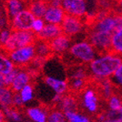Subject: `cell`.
<instances>
[{
    "mask_svg": "<svg viewBox=\"0 0 122 122\" xmlns=\"http://www.w3.org/2000/svg\"><path fill=\"white\" fill-rule=\"evenodd\" d=\"M121 62V56L112 51L98 53L95 59L87 65L90 78L97 83L111 79Z\"/></svg>",
    "mask_w": 122,
    "mask_h": 122,
    "instance_id": "cell-1",
    "label": "cell"
},
{
    "mask_svg": "<svg viewBox=\"0 0 122 122\" xmlns=\"http://www.w3.org/2000/svg\"><path fill=\"white\" fill-rule=\"evenodd\" d=\"M98 55L97 50L87 39H81L73 42L69 50L64 56L72 61V65L81 64L89 65Z\"/></svg>",
    "mask_w": 122,
    "mask_h": 122,
    "instance_id": "cell-2",
    "label": "cell"
},
{
    "mask_svg": "<svg viewBox=\"0 0 122 122\" xmlns=\"http://www.w3.org/2000/svg\"><path fill=\"white\" fill-rule=\"evenodd\" d=\"M88 28L102 33L113 34L115 31L122 28V14L108 12L104 16L95 19L88 25Z\"/></svg>",
    "mask_w": 122,
    "mask_h": 122,
    "instance_id": "cell-3",
    "label": "cell"
},
{
    "mask_svg": "<svg viewBox=\"0 0 122 122\" xmlns=\"http://www.w3.org/2000/svg\"><path fill=\"white\" fill-rule=\"evenodd\" d=\"M36 39L37 36L32 31L13 30L9 41L2 49L5 52L9 53L21 47L33 45Z\"/></svg>",
    "mask_w": 122,
    "mask_h": 122,
    "instance_id": "cell-4",
    "label": "cell"
},
{
    "mask_svg": "<svg viewBox=\"0 0 122 122\" xmlns=\"http://www.w3.org/2000/svg\"><path fill=\"white\" fill-rule=\"evenodd\" d=\"M78 98H79V104L88 113H91V114L97 113L99 109L100 98H101L97 87H95L94 86H91L88 84V86L79 93Z\"/></svg>",
    "mask_w": 122,
    "mask_h": 122,
    "instance_id": "cell-5",
    "label": "cell"
},
{
    "mask_svg": "<svg viewBox=\"0 0 122 122\" xmlns=\"http://www.w3.org/2000/svg\"><path fill=\"white\" fill-rule=\"evenodd\" d=\"M8 56L15 67H27L36 57L34 45H30L14 50L9 52Z\"/></svg>",
    "mask_w": 122,
    "mask_h": 122,
    "instance_id": "cell-6",
    "label": "cell"
},
{
    "mask_svg": "<svg viewBox=\"0 0 122 122\" xmlns=\"http://www.w3.org/2000/svg\"><path fill=\"white\" fill-rule=\"evenodd\" d=\"M86 22L85 19L67 15L61 22V28L63 34L67 35L73 39V38L81 35L85 32L86 28Z\"/></svg>",
    "mask_w": 122,
    "mask_h": 122,
    "instance_id": "cell-7",
    "label": "cell"
},
{
    "mask_svg": "<svg viewBox=\"0 0 122 122\" xmlns=\"http://www.w3.org/2000/svg\"><path fill=\"white\" fill-rule=\"evenodd\" d=\"M61 8L67 15L85 19L89 13L87 0H61Z\"/></svg>",
    "mask_w": 122,
    "mask_h": 122,
    "instance_id": "cell-8",
    "label": "cell"
},
{
    "mask_svg": "<svg viewBox=\"0 0 122 122\" xmlns=\"http://www.w3.org/2000/svg\"><path fill=\"white\" fill-rule=\"evenodd\" d=\"M111 37L112 34L87 28V40L98 53L111 51Z\"/></svg>",
    "mask_w": 122,
    "mask_h": 122,
    "instance_id": "cell-9",
    "label": "cell"
},
{
    "mask_svg": "<svg viewBox=\"0 0 122 122\" xmlns=\"http://www.w3.org/2000/svg\"><path fill=\"white\" fill-rule=\"evenodd\" d=\"M35 17L29 11L28 9H25L20 11L15 16L10 20V27L12 30L17 31H31L32 25Z\"/></svg>",
    "mask_w": 122,
    "mask_h": 122,
    "instance_id": "cell-10",
    "label": "cell"
},
{
    "mask_svg": "<svg viewBox=\"0 0 122 122\" xmlns=\"http://www.w3.org/2000/svg\"><path fill=\"white\" fill-rule=\"evenodd\" d=\"M73 39L67 35L61 33V35L57 36L54 39L50 41V46H51V54L54 56H64L66 53L68 51L72 43H73Z\"/></svg>",
    "mask_w": 122,
    "mask_h": 122,
    "instance_id": "cell-11",
    "label": "cell"
},
{
    "mask_svg": "<svg viewBox=\"0 0 122 122\" xmlns=\"http://www.w3.org/2000/svg\"><path fill=\"white\" fill-rule=\"evenodd\" d=\"M33 79V74L27 67H17L16 74L10 87L15 93H18L22 88L31 84Z\"/></svg>",
    "mask_w": 122,
    "mask_h": 122,
    "instance_id": "cell-12",
    "label": "cell"
},
{
    "mask_svg": "<svg viewBox=\"0 0 122 122\" xmlns=\"http://www.w3.org/2000/svg\"><path fill=\"white\" fill-rule=\"evenodd\" d=\"M44 82L48 87L52 90L56 95L63 96L69 92L68 82L64 78L54 75H46L44 79Z\"/></svg>",
    "mask_w": 122,
    "mask_h": 122,
    "instance_id": "cell-13",
    "label": "cell"
},
{
    "mask_svg": "<svg viewBox=\"0 0 122 122\" xmlns=\"http://www.w3.org/2000/svg\"><path fill=\"white\" fill-rule=\"evenodd\" d=\"M67 15L66 13L61 7H55L48 5L46 11L44 15L43 19L46 23L61 26L65 16Z\"/></svg>",
    "mask_w": 122,
    "mask_h": 122,
    "instance_id": "cell-14",
    "label": "cell"
},
{
    "mask_svg": "<svg viewBox=\"0 0 122 122\" xmlns=\"http://www.w3.org/2000/svg\"><path fill=\"white\" fill-rule=\"evenodd\" d=\"M60 110L63 113L77 111L79 106V102L78 97L73 93H67L61 96L60 102L56 104Z\"/></svg>",
    "mask_w": 122,
    "mask_h": 122,
    "instance_id": "cell-15",
    "label": "cell"
},
{
    "mask_svg": "<svg viewBox=\"0 0 122 122\" xmlns=\"http://www.w3.org/2000/svg\"><path fill=\"white\" fill-rule=\"evenodd\" d=\"M25 9H27L26 0H5L4 1L5 15L9 18V20L12 19Z\"/></svg>",
    "mask_w": 122,
    "mask_h": 122,
    "instance_id": "cell-16",
    "label": "cell"
},
{
    "mask_svg": "<svg viewBox=\"0 0 122 122\" xmlns=\"http://www.w3.org/2000/svg\"><path fill=\"white\" fill-rule=\"evenodd\" d=\"M61 33L62 32H61V26L46 23L42 32L37 35V39L46 41V42H50L55 38H56L57 36L61 35Z\"/></svg>",
    "mask_w": 122,
    "mask_h": 122,
    "instance_id": "cell-17",
    "label": "cell"
},
{
    "mask_svg": "<svg viewBox=\"0 0 122 122\" xmlns=\"http://www.w3.org/2000/svg\"><path fill=\"white\" fill-rule=\"evenodd\" d=\"M48 5L45 0H27V9L35 18H43Z\"/></svg>",
    "mask_w": 122,
    "mask_h": 122,
    "instance_id": "cell-18",
    "label": "cell"
},
{
    "mask_svg": "<svg viewBox=\"0 0 122 122\" xmlns=\"http://www.w3.org/2000/svg\"><path fill=\"white\" fill-rule=\"evenodd\" d=\"M83 79L89 80L90 74L87 67L81 64L72 65L67 70V79Z\"/></svg>",
    "mask_w": 122,
    "mask_h": 122,
    "instance_id": "cell-19",
    "label": "cell"
},
{
    "mask_svg": "<svg viewBox=\"0 0 122 122\" xmlns=\"http://www.w3.org/2000/svg\"><path fill=\"white\" fill-rule=\"evenodd\" d=\"M15 92L10 86H3L0 88V108L5 110L13 107V97Z\"/></svg>",
    "mask_w": 122,
    "mask_h": 122,
    "instance_id": "cell-20",
    "label": "cell"
},
{
    "mask_svg": "<svg viewBox=\"0 0 122 122\" xmlns=\"http://www.w3.org/2000/svg\"><path fill=\"white\" fill-rule=\"evenodd\" d=\"M49 110L42 107H31L26 109V114L33 122H46Z\"/></svg>",
    "mask_w": 122,
    "mask_h": 122,
    "instance_id": "cell-21",
    "label": "cell"
},
{
    "mask_svg": "<svg viewBox=\"0 0 122 122\" xmlns=\"http://www.w3.org/2000/svg\"><path fill=\"white\" fill-rule=\"evenodd\" d=\"M97 90L101 98L108 100L115 92H114L115 91L114 90L115 86H114V84H113V82L111 81L110 79L102 80L99 83H97Z\"/></svg>",
    "mask_w": 122,
    "mask_h": 122,
    "instance_id": "cell-22",
    "label": "cell"
},
{
    "mask_svg": "<svg viewBox=\"0 0 122 122\" xmlns=\"http://www.w3.org/2000/svg\"><path fill=\"white\" fill-rule=\"evenodd\" d=\"M33 45H34L35 51H36V56L47 60V58L51 55L49 42L37 39Z\"/></svg>",
    "mask_w": 122,
    "mask_h": 122,
    "instance_id": "cell-23",
    "label": "cell"
},
{
    "mask_svg": "<svg viewBox=\"0 0 122 122\" xmlns=\"http://www.w3.org/2000/svg\"><path fill=\"white\" fill-rule=\"evenodd\" d=\"M15 65L10 61L8 53L5 52L2 48H0V73L3 75L7 74L15 68Z\"/></svg>",
    "mask_w": 122,
    "mask_h": 122,
    "instance_id": "cell-24",
    "label": "cell"
},
{
    "mask_svg": "<svg viewBox=\"0 0 122 122\" xmlns=\"http://www.w3.org/2000/svg\"><path fill=\"white\" fill-rule=\"evenodd\" d=\"M68 89L71 93L79 94L88 86V80L83 79H67Z\"/></svg>",
    "mask_w": 122,
    "mask_h": 122,
    "instance_id": "cell-25",
    "label": "cell"
},
{
    "mask_svg": "<svg viewBox=\"0 0 122 122\" xmlns=\"http://www.w3.org/2000/svg\"><path fill=\"white\" fill-rule=\"evenodd\" d=\"M111 51L122 55V28L115 31L111 37Z\"/></svg>",
    "mask_w": 122,
    "mask_h": 122,
    "instance_id": "cell-26",
    "label": "cell"
},
{
    "mask_svg": "<svg viewBox=\"0 0 122 122\" xmlns=\"http://www.w3.org/2000/svg\"><path fill=\"white\" fill-rule=\"evenodd\" d=\"M46 122H68L65 114L59 108H54L49 110Z\"/></svg>",
    "mask_w": 122,
    "mask_h": 122,
    "instance_id": "cell-27",
    "label": "cell"
},
{
    "mask_svg": "<svg viewBox=\"0 0 122 122\" xmlns=\"http://www.w3.org/2000/svg\"><path fill=\"white\" fill-rule=\"evenodd\" d=\"M107 104H108V110L118 113L122 105V97L114 92L112 96L107 100Z\"/></svg>",
    "mask_w": 122,
    "mask_h": 122,
    "instance_id": "cell-28",
    "label": "cell"
},
{
    "mask_svg": "<svg viewBox=\"0 0 122 122\" xmlns=\"http://www.w3.org/2000/svg\"><path fill=\"white\" fill-rule=\"evenodd\" d=\"M64 114L68 122H91L89 117L86 116V114L79 112V110L67 112Z\"/></svg>",
    "mask_w": 122,
    "mask_h": 122,
    "instance_id": "cell-29",
    "label": "cell"
},
{
    "mask_svg": "<svg viewBox=\"0 0 122 122\" xmlns=\"http://www.w3.org/2000/svg\"><path fill=\"white\" fill-rule=\"evenodd\" d=\"M20 95V98L22 100V102L25 103L31 102L34 97V88L32 84H29L27 86H26L24 88L20 90V92H18Z\"/></svg>",
    "mask_w": 122,
    "mask_h": 122,
    "instance_id": "cell-30",
    "label": "cell"
},
{
    "mask_svg": "<svg viewBox=\"0 0 122 122\" xmlns=\"http://www.w3.org/2000/svg\"><path fill=\"white\" fill-rule=\"evenodd\" d=\"M4 112L5 114V116L8 117L12 121L20 122L21 120V114L19 112V110L17 108H14V107H11V108L4 110Z\"/></svg>",
    "mask_w": 122,
    "mask_h": 122,
    "instance_id": "cell-31",
    "label": "cell"
},
{
    "mask_svg": "<svg viewBox=\"0 0 122 122\" xmlns=\"http://www.w3.org/2000/svg\"><path fill=\"white\" fill-rule=\"evenodd\" d=\"M111 81L113 82L114 86L117 87L118 89L122 90V62L119 67L117 68L113 76L111 77Z\"/></svg>",
    "mask_w": 122,
    "mask_h": 122,
    "instance_id": "cell-32",
    "label": "cell"
},
{
    "mask_svg": "<svg viewBox=\"0 0 122 122\" xmlns=\"http://www.w3.org/2000/svg\"><path fill=\"white\" fill-rule=\"evenodd\" d=\"M12 31L13 30L10 26L0 29V48H4V45L7 44L10 36H11Z\"/></svg>",
    "mask_w": 122,
    "mask_h": 122,
    "instance_id": "cell-33",
    "label": "cell"
},
{
    "mask_svg": "<svg viewBox=\"0 0 122 122\" xmlns=\"http://www.w3.org/2000/svg\"><path fill=\"white\" fill-rule=\"evenodd\" d=\"M45 24H46V22H45L43 18H35L33 22V25H32L31 31L37 36V35L39 34L42 32Z\"/></svg>",
    "mask_w": 122,
    "mask_h": 122,
    "instance_id": "cell-34",
    "label": "cell"
},
{
    "mask_svg": "<svg viewBox=\"0 0 122 122\" xmlns=\"http://www.w3.org/2000/svg\"><path fill=\"white\" fill-rule=\"evenodd\" d=\"M97 7L99 10H105V11H109V10L114 9V4L109 2L108 0H97Z\"/></svg>",
    "mask_w": 122,
    "mask_h": 122,
    "instance_id": "cell-35",
    "label": "cell"
},
{
    "mask_svg": "<svg viewBox=\"0 0 122 122\" xmlns=\"http://www.w3.org/2000/svg\"><path fill=\"white\" fill-rule=\"evenodd\" d=\"M17 72V67H15L12 71H10V73H8L7 74H4V85L5 86H10L11 83L14 80V78Z\"/></svg>",
    "mask_w": 122,
    "mask_h": 122,
    "instance_id": "cell-36",
    "label": "cell"
},
{
    "mask_svg": "<svg viewBox=\"0 0 122 122\" xmlns=\"http://www.w3.org/2000/svg\"><path fill=\"white\" fill-rule=\"evenodd\" d=\"M23 105H24V102H22L19 93H15L14 97H13V107L19 109V108H22Z\"/></svg>",
    "mask_w": 122,
    "mask_h": 122,
    "instance_id": "cell-37",
    "label": "cell"
},
{
    "mask_svg": "<svg viewBox=\"0 0 122 122\" xmlns=\"http://www.w3.org/2000/svg\"><path fill=\"white\" fill-rule=\"evenodd\" d=\"M8 25H10V20L6 16V15H4V16L0 18V29L7 27V26H9Z\"/></svg>",
    "mask_w": 122,
    "mask_h": 122,
    "instance_id": "cell-38",
    "label": "cell"
},
{
    "mask_svg": "<svg viewBox=\"0 0 122 122\" xmlns=\"http://www.w3.org/2000/svg\"><path fill=\"white\" fill-rule=\"evenodd\" d=\"M114 11L116 13L122 14V0H119L118 3L114 5Z\"/></svg>",
    "mask_w": 122,
    "mask_h": 122,
    "instance_id": "cell-39",
    "label": "cell"
},
{
    "mask_svg": "<svg viewBox=\"0 0 122 122\" xmlns=\"http://www.w3.org/2000/svg\"><path fill=\"white\" fill-rule=\"evenodd\" d=\"M48 4L51 6L61 7V0H51L50 2H48Z\"/></svg>",
    "mask_w": 122,
    "mask_h": 122,
    "instance_id": "cell-40",
    "label": "cell"
},
{
    "mask_svg": "<svg viewBox=\"0 0 122 122\" xmlns=\"http://www.w3.org/2000/svg\"><path fill=\"white\" fill-rule=\"evenodd\" d=\"M5 119H6V116H5L4 110L0 108V122H5Z\"/></svg>",
    "mask_w": 122,
    "mask_h": 122,
    "instance_id": "cell-41",
    "label": "cell"
},
{
    "mask_svg": "<svg viewBox=\"0 0 122 122\" xmlns=\"http://www.w3.org/2000/svg\"><path fill=\"white\" fill-rule=\"evenodd\" d=\"M102 122H122V120L118 117V118L113 119V120H108V119H106V120Z\"/></svg>",
    "mask_w": 122,
    "mask_h": 122,
    "instance_id": "cell-42",
    "label": "cell"
},
{
    "mask_svg": "<svg viewBox=\"0 0 122 122\" xmlns=\"http://www.w3.org/2000/svg\"><path fill=\"white\" fill-rule=\"evenodd\" d=\"M4 75H3L2 73H0V88L4 86Z\"/></svg>",
    "mask_w": 122,
    "mask_h": 122,
    "instance_id": "cell-43",
    "label": "cell"
},
{
    "mask_svg": "<svg viewBox=\"0 0 122 122\" xmlns=\"http://www.w3.org/2000/svg\"><path fill=\"white\" fill-rule=\"evenodd\" d=\"M118 115H119V118L122 120V105H121V107H120V110L118 111Z\"/></svg>",
    "mask_w": 122,
    "mask_h": 122,
    "instance_id": "cell-44",
    "label": "cell"
},
{
    "mask_svg": "<svg viewBox=\"0 0 122 122\" xmlns=\"http://www.w3.org/2000/svg\"><path fill=\"white\" fill-rule=\"evenodd\" d=\"M4 13L3 12V10H2V8H1V7H0V18H1V17H3L4 15Z\"/></svg>",
    "mask_w": 122,
    "mask_h": 122,
    "instance_id": "cell-45",
    "label": "cell"
},
{
    "mask_svg": "<svg viewBox=\"0 0 122 122\" xmlns=\"http://www.w3.org/2000/svg\"><path fill=\"white\" fill-rule=\"evenodd\" d=\"M108 1H109V2H111L112 4H117V3H118L119 0H108Z\"/></svg>",
    "mask_w": 122,
    "mask_h": 122,
    "instance_id": "cell-46",
    "label": "cell"
},
{
    "mask_svg": "<svg viewBox=\"0 0 122 122\" xmlns=\"http://www.w3.org/2000/svg\"><path fill=\"white\" fill-rule=\"evenodd\" d=\"M45 1H46V2H50L51 0H45Z\"/></svg>",
    "mask_w": 122,
    "mask_h": 122,
    "instance_id": "cell-47",
    "label": "cell"
},
{
    "mask_svg": "<svg viewBox=\"0 0 122 122\" xmlns=\"http://www.w3.org/2000/svg\"><path fill=\"white\" fill-rule=\"evenodd\" d=\"M121 56V58H122V55H121V56Z\"/></svg>",
    "mask_w": 122,
    "mask_h": 122,
    "instance_id": "cell-48",
    "label": "cell"
},
{
    "mask_svg": "<svg viewBox=\"0 0 122 122\" xmlns=\"http://www.w3.org/2000/svg\"><path fill=\"white\" fill-rule=\"evenodd\" d=\"M4 1H5V0H4Z\"/></svg>",
    "mask_w": 122,
    "mask_h": 122,
    "instance_id": "cell-49",
    "label": "cell"
}]
</instances>
